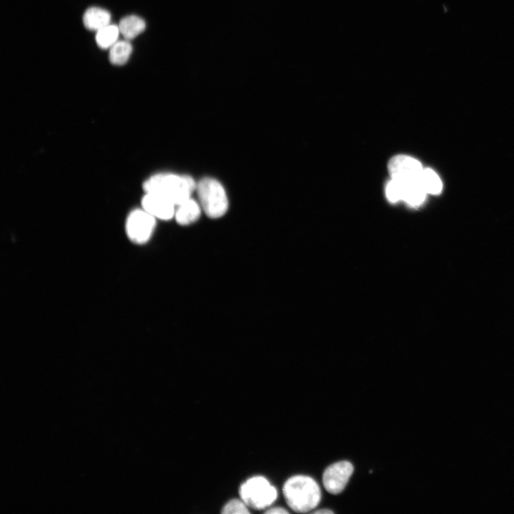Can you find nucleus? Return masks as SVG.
Segmentation results:
<instances>
[{
    "instance_id": "nucleus-1",
    "label": "nucleus",
    "mask_w": 514,
    "mask_h": 514,
    "mask_svg": "<svg viewBox=\"0 0 514 514\" xmlns=\"http://www.w3.org/2000/svg\"><path fill=\"white\" fill-rule=\"evenodd\" d=\"M283 493L289 507L297 513L314 510L322 498L317 481L311 476L303 475L289 478L284 485Z\"/></svg>"
},
{
    "instance_id": "nucleus-19",
    "label": "nucleus",
    "mask_w": 514,
    "mask_h": 514,
    "mask_svg": "<svg viewBox=\"0 0 514 514\" xmlns=\"http://www.w3.org/2000/svg\"><path fill=\"white\" fill-rule=\"evenodd\" d=\"M315 513H318V514H323V513L324 514H331V513H334V512L332 510H330V509H322V510H318L315 511Z\"/></svg>"
},
{
    "instance_id": "nucleus-4",
    "label": "nucleus",
    "mask_w": 514,
    "mask_h": 514,
    "mask_svg": "<svg viewBox=\"0 0 514 514\" xmlns=\"http://www.w3.org/2000/svg\"><path fill=\"white\" fill-rule=\"evenodd\" d=\"M241 499L255 510L267 509L277 498V491L264 476H257L247 479L240 489Z\"/></svg>"
},
{
    "instance_id": "nucleus-18",
    "label": "nucleus",
    "mask_w": 514,
    "mask_h": 514,
    "mask_svg": "<svg viewBox=\"0 0 514 514\" xmlns=\"http://www.w3.org/2000/svg\"><path fill=\"white\" fill-rule=\"evenodd\" d=\"M266 513L275 514V513H288L289 512L284 508L274 507V508H272L270 509H267Z\"/></svg>"
},
{
    "instance_id": "nucleus-17",
    "label": "nucleus",
    "mask_w": 514,
    "mask_h": 514,
    "mask_svg": "<svg viewBox=\"0 0 514 514\" xmlns=\"http://www.w3.org/2000/svg\"><path fill=\"white\" fill-rule=\"evenodd\" d=\"M386 192L388 199L393 203L397 202L402 199L401 184L395 179H392L388 183Z\"/></svg>"
},
{
    "instance_id": "nucleus-9",
    "label": "nucleus",
    "mask_w": 514,
    "mask_h": 514,
    "mask_svg": "<svg viewBox=\"0 0 514 514\" xmlns=\"http://www.w3.org/2000/svg\"><path fill=\"white\" fill-rule=\"evenodd\" d=\"M196 201L189 198L177 206L174 218L178 224L186 226L195 223L200 217L201 209Z\"/></svg>"
},
{
    "instance_id": "nucleus-13",
    "label": "nucleus",
    "mask_w": 514,
    "mask_h": 514,
    "mask_svg": "<svg viewBox=\"0 0 514 514\" xmlns=\"http://www.w3.org/2000/svg\"><path fill=\"white\" fill-rule=\"evenodd\" d=\"M120 34L119 26L109 25L97 31L96 35V44L101 49L111 48L118 42Z\"/></svg>"
},
{
    "instance_id": "nucleus-2",
    "label": "nucleus",
    "mask_w": 514,
    "mask_h": 514,
    "mask_svg": "<svg viewBox=\"0 0 514 514\" xmlns=\"http://www.w3.org/2000/svg\"><path fill=\"white\" fill-rule=\"evenodd\" d=\"M143 187L146 193L162 196L178 206L191 198L196 184L189 176L159 174L148 179Z\"/></svg>"
},
{
    "instance_id": "nucleus-10",
    "label": "nucleus",
    "mask_w": 514,
    "mask_h": 514,
    "mask_svg": "<svg viewBox=\"0 0 514 514\" xmlns=\"http://www.w3.org/2000/svg\"><path fill=\"white\" fill-rule=\"evenodd\" d=\"M399 182L402 189L401 200L411 206H419L424 202L428 193L422 185L420 179Z\"/></svg>"
},
{
    "instance_id": "nucleus-5",
    "label": "nucleus",
    "mask_w": 514,
    "mask_h": 514,
    "mask_svg": "<svg viewBox=\"0 0 514 514\" xmlns=\"http://www.w3.org/2000/svg\"><path fill=\"white\" fill-rule=\"evenodd\" d=\"M156 220L143 209L133 211L126 223V232L130 240L138 245L147 242L155 231Z\"/></svg>"
},
{
    "instance_id": "nucleus-7",
    "label": "nucleus",
    "mask_w": 514,
    "mask_h": 514,
    "mask_svg": "<svg viewBox=\"0 0 514 514\" xmlns=\"http://www.w3.org/2000/svg\"><path fill=\"white\" fill-rule=\"evenodd\" d=\"M389 170L393 179L405 182L420 180L424 169L418 160L408 156L398 155L390 160Z\"/></svg>"
},
{
    "instance_id": "nucleus-15",
    "label": "nucleus",
    "mask_w": 514,
    "mask_h": 514,
    "mask_svg": "<svg viewBox=\"0 0 514 514\" xmlns=\"http://www.w3.org/2000/svg\"><path fill=\"white\" fill-rule=\"evenodd\" d=\"M420 181L427 193L437 194L442 191V181L436 172L430 169L423 170Z\"/></svg>"
},
{
    "instance_id": "nucleus-11",
    "label": "nucleus",
    "mask_w": 514,
    "mask_h": 514,
    "mask_svg": "<svg viewBox=\"0 0 514 514\" xmlns=\"http://www.w3.org/2000/svg\"><path fill=\"white\" fill-rule=\"evenodd\" d=\"M111 21V13L104 9L99 8L88 9L83 16V23L85 28L96 32L108 26Z\"/></svg>"
},
{
    "instance_id": "nucleus-14",
    "label": "nucleus",
    "mask_w": 514,
    "mask_h": 514,
    "mask_svg": "<svg viewBox=\"0 0 514 514\" xmlns=\"http://www.w3.org/2000/svg\"><path fill=\"white\" fill-rule=\"evenodd\" d=\"M133 47L128 40L117 42L111 48L110 60L115 65H125L129 60Z\"/></svg>"
},
{
    "instance_id": "nucleus-16",
    "label": "nucleus",
    "mask_w": 514,
    "mask_h": 514,
    "mask_svg": "<svg viewBox=\"0 0 514 514\" xmlns=\"http://www.w3.org/2000/svg\"><path fill=\"white\" fill-rule=\"evenodd\" d=\"M248 505L242 499H233L223 508L222 513L225 514L250 513Z\"/></svg>"
},
{
    "instance_id": "nucleus-3",
    "label": "nucleus",
    "mask_w": 514,
    "mask_h": 514,
    "mask_svg": "<svg viewBox=\"0 0 514 514\" xmlns=\"http://www.w3.org/2000/svg\"><path fill=\"white\" fill-rule=\"evenodd\" d=\"M201 209L213 219L225 215L229 203L227 193L223 186L216 179L205 178L201 179L196 188Z\"/></svg>"
},
{
    "instance_id": "nucleus-8",
    "label": "nucleus",
    "mask_w": 514,
    "mask_h": 514,
    "mask_svg": "<svg viewBox=\"0 0 514 514\" xmlns=\"http://www.w3.org/2000/svg\"><path fill=\"white\" fill-rule=\"evenodd\" d=\"M142 204L143 209L156 219L169 220L174 218L176 205L162 196L146 193Z\"/></svg>"
},
{
    "instance_id": "nucleus-12",
    "label": "nucleus",
    "mask_w": 514,
    "mask_h": 514,
    "mask_svg": "<svg viewBox=\"0 0 514 514\" xmlns=\"http://www.w3.org/2000/svg\"><path fill=\"white\" fill-rule=\"evenodd\" d=\"M146 28V23L144 20L138 16H128L123 18L119 25L121 34L127 40H131Z\"/></svg>"
},
{
    "instance_id": "nucleus-6",
    "label": "nucleus",
    "mask_w": 514,
    "mask_h": 514,
    "mask_svg": "<svg viewBox=\"0 0 514 514\" xmlns=\"http://www.w3.org/2000/svg\"><path fill=\"white\" fill-rule=\"evenodd\" d=\"M354 472L353 465L342 461L328 466L323 474V484L326 490L334 495L342 493Z\"/></svg>"
}]
</instances>
